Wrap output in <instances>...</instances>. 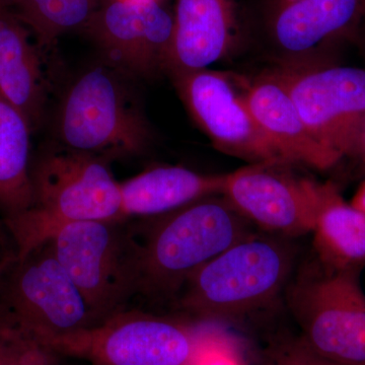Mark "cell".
I'll list each match as a JSON object with an SVG mask.
<instances>
[{
    "instance_id": "8",
    "label": "cell",
    "mask_w": 365,
    "mask_h": 365,
    "mask_svg": "<svg viewBox=\"0 0 365 365\" xmlns=\"http://www.w3.org/2000/svg\"><path fill=\"white\" fill-rule=\"evenodd\" d=\"M275 71L327 151L338 162L359 151L365 125V69L321 61Z\"/></svg>"
},
{
    "instance_id": "28",
    "label": "cell",
    "mask_w": 365,
    "mask_h": 365,
    "mask_svg": "<svg viewBox=\"0 0 365 365\" xmlns=\"http://www.w3.org/2000/svg\"><path fill=\"white\" fill-rule=\"evenodd\" d=\"M16 1V0H0V7H4V9H11Z\"/></svg>"
},
{
    "instance_id": "29",
    "label": "cell",
    "mask_w": 365,
    "mask_h": 365,
    "mask_svg": "<svg viewBox=\"0 0 365 365\" xmlns=\"http://www.w3.org/2000/svg\"><path fill=\"white\" fill-rule=\"evenodd\" d=\"M362 1H364V4H365V0H362Z\"/></svg>"
},
{
    "instance_id": "2",
    "label": "cell",
    "mask_w": 365,
    "mask_h": 365,
    "mask_svg": "<svg viewBox=\"0 0 365 365\" xmlns=\"http://www.w3.org/2000/svg\"><path fill=\"white\" fill-rule=\"evenodd\" d=\"M151 222L135 241L136 294L170 297L225 250L251 235L250 222L222 195L194 201Z\"/></svg>"
},
{
    "instance_id": "16",
    "label": "cell",
    "mask_w": 365,
    "mask_h": 365,
    "mask_svg": "<svg viewBox=\"0 0 365 365\" xmlns=\"http://www.w3.org/2000/svg\"><path fill=\"white\" fill-rule=\"evenodd\" d=\"M31 36L11 9L0 7V91L35 131L44 119L49 85L43 52Z\"/></svg>"
},
{
    "instance_id": "15",
    "label": "cell",
    "mask_w": 365,
    "mask_h": 365,
    "mask_svg": "<svg viewBox=\"0 0 365 365\" xmlns=\"http://www.w3.org/2000/svg\"><path fill=\"white\" fill-rule=\"evenodd\" d=\"M239 78L252 116L288 165L325 170L339 163L312 135L275 68Z\"/></svg>"
},
{
    "instance_id": "26",
    "label": "cell",
    "mask_w": 365,
    "mask_h": 365,
    "mask_svg": "<svg viewBox=\"0 0 365 365\" xmlns=\"http://www.w3.org/2000/svg\"><path fill=\"white\" fill-rule=\"evenodd\" d=\"M300 0H268V14L297 4Z\"/></svg>"
},
{
    "instance_id": "6",
    "label": "cell",
    "mask_w": 365,
    "mask_h": 365,
    "mask_svg": "<svg viewBox=\"0 0 365 365\" xmlns=\"http://www.w3.org/2000/svg\"><path fill=\"white\" fill-rule=\"evenodd\" d=\"M123 222H78L53 235V250L98 324L136 294L135 242Z\"/></svg>"
},
{
    "instance_id": "27",
    "label": "cell",
    "mask_w": 365,
    "mask_h": 365,
    "mask_svg": "<svg viewBox=\"0 0 365 365\" xmlns=\"http://www.w3.org/2000/svg\"><path fill=\"white\" fill-rule=\"evenodd\" d=\"M359 151L364 155L365 160V125L364 127V131H362L361 138H360L359 148Z\"/></svg>"
},
{
    "instance_id": "14",
    "label": "cell",
    "mask_w": 365,
    "mask_h": 365,
    "mask_svg": "<svg viewBox=\"0 0 365 365\" xmlns=\"http://www.w3.org/2000/svg\"><path fill=\"white\" fill-rule=\"evenodd\" d=\"M174 38L165 73L209 68L241 40L237 0H176Z\"/></svg>"
},
{
    "instance_id": "12",
    "label": "cell",
    "mask_w": 365,
    "mask_h": 365,
    "mask_svg": "<svg viewBox=\"0 0 365 365\" xmlns=\"http://www.w3.org/2000/svg\"><path fill=\"white\" fill-rule=\"evenodd\" d=\"M282 163H250L225 174L222 195L250 223L299 237L313 232L318 182L300 179Z\"/></svg>"
},
{
    "instance_id": "9",
    "label": "cell",
    "mask_w": 365,
    "mask_h": 365,
    "mask_svg": "<svg viewBox=\"0 0 365 365\" xmlns=\"http://www.w3.org/2000/svg\"><path fill=\"white\" fill-rule=\"evenodd\" d=\"M47 348L97 365H196L204 353L194 333L179 322L125 311Z\"/></svg>"
},
{
    "instance_id": "13",
    "label": "cell",
    "mask_w": 365,
    "mask_h": 365,
    "mask_svg": "<svg viewBox=\"0 0 365 365\" xmlns=\"http://www.w3.org/2000/svg\"><path fill=\"white\" fill-rule=\"evenodd\" d=\"M365 16L362 0H300L268 14L271 43L280 66L327 61V48L351 35Z\"/></svg>"
},
{
    "instance_id": "1",
    "label": "cell",
    "mask_w": 365,
    "mask_h": 365,
    "mask_svg": "<svg viewBox=\"0 0 365 365\" xmlns=\"http://www.w3.org/2000/svg\"><path fill=\"white\" fill-rule=\"evenodd\" d=\"M33 206L6 217L19 257L78 222H123L121 189L109 160L57 143L31 165Z\"/></svg>"
},
{
    "instance_id": "22",
    "label": "cell",
    "mask_w": 365,
    "mask_h": 365,
    "mask_svg": "<svg viewBox=\"0 0 365 365\" xmlns=\"http://www.w3.org/2000/svg\"><path fill=\"white\" fill-rule=\"evenodd\" d=\"M262 365H333L321 359L302 339L274 348Z\"/></svg>"
},
{
    "instance_id": "24",
    "label": "cell",
    "mask_w": 365,
    "mask_h": 365,
    "mask_svg": "<svg viewBox=\"0 0 365 365\" xmlns=\"http://www.w3.org/2000/svg\"><path fill=\"white\" fill-rule=\"evenodd\" d=\"M196 365H240L237 360L225 353L216 351L204 352Z\"/></svg>"
},
{
    "instance_id": "25",
    "label": "cell",
    "mask_w": 365,
    "mask_h": 365,
    "mask_svg": "<svg viewBox=\"0 0 365 365\" xmlns=\"http://www.w3.org/2000/svg\"><path fill=\"white\" fill-rule=\"evenodd\" d=\"M350 203L354 207L359 209L360 211L365 213V181L360 185L359 190H357Z\"/></svg>"
},
{
    "instance_id": "23",
    "label": "cell",
    "mask_w": 365,
    "mask_h": 365,
    "mask_svg": "<svg viewBox=\"0 0 365 365\" xmlns=\"http://www.w3.org/2000/svg\"><path fill=\"white\" fill-rule=\"evenodd\" d=\"M18 257V247L4 222L0 225V275Z\"/></svg>"
},
{
    "instance_id": "10",
    "label": "cell",
    "mask_w": 365,
    "mask_h": 365,
    "mask_svg": "<svg viewBox=\"0 0 365 365\" xmlns=\"http://www.w3.org/2000/svg\"><path fill=\"white\" fill-rule=\"evenodd\" d=\"M169 76L190 116L216 150L250 163L288 165L252 116L239 76L209 68Z\"/></svg>"
},
{
    "instance_id": "17",
    "label": "cell",
    "mask_w": 365,
    "mask_h": 365,
    "mask_svg": "<svg viewBox=\"0 0 365 365\" xmlns=\"http://www.w3.org/2000/svg\"><path fill=\"white\" fill-rule=\"evenodd\" d=\"M223 175H206L180 165H163L120 182L125 217H157L200 200L222 195Z\"/></svg>"
},
{
    "instance_id": "3",
    "label": "cell",
    "mask_w": 365,
    "mask_h": 365,
    "mask_svg": "<svg viewBox=\"0 0 365 365\" xmlns=\"http://www.w3.org/2000/svg\"><path fill=\"white\" fill-rule=\"evenodd\" d=\"M132 81L104 61L79 74L57 110L58 143L109 162L143 155L155 135Z\"/></svg>"
},
{
    "instance_id": "4",
    "label": "cell",
    "mask_w": 365,
    "mask_h": 365,
    "mask_svg": "<svg viewBox=\"0 0 365 365\" xmlns=\"http://www.w3.org/2000/svg\"><path fill=\"white\" fill-rule=\"evenodd\" d=\"M292 263V249L284 242L249 235L197 270L179 292L180 304L203 319L258 311L280 294Z\"/></svg>"
},
{
    "instance_id": "20",
    "label": "cell",
    "mask_w": 365,
    "mask_h": 365,
    "mask_svg": "<svg viewBox=\"0 0 365 365\" xmlns=\"http://www.w3.org/2000/svg\"><path fill=\"white\" fill-rule=\"evenodd\" d=\"M101 0H16L11 11L29 29L41 51L54 49L66 34L83 32Z\"/></svg>"
},
{
    "instance_id": "5",
    "label": "cell",
    "mask_w": 365,
    "mask_h": 365,
    "mask_svg": "<svg viewBox=\"0 0 365 365\" xmlns=\"http://www.w3.org/2000/svg\"><path fill=\"white\" fill-rule=\"evenodd\" d=\"M100 325L48 241L0 275V327L47 347Z\"/></svg>"
},
{
    "instance_id": "19",
    "label": "cell",
    "mask_w": 365,
    "mask_h": 365,
    "mask_svg": "<svg viewBox=\"0 0 365 365\" xmlns=\"http://www.w3.org/2000/svg\"><path fill=\"white\" fill-rule=\"evenodd\" d=\"M30 124L0 91V209L6 217L33 206Z\"/></svg>"
},
{
    "instance_id": "21",
    "label": "cell",
    "mask_w": 365,
    "mask_h": 365,
    "mask_svg": "<svg viewBox=\"0 0 365 365\" xmlns=\"http://www.w3.org/2000/svg\"><path fill=\"white\" fill-rule=\"evenodd\" d=\"M0 365H58L56 353L16 331L0 327Z\"/></svg>"
},
{
    "instance_id": "7",
    "label": "cell",
    "mask_w": 365,
    "mask_h": 365,
    "mask_svg": "<svg viewBox=\"0 0 365 365\" xmlns=\"http://www.w3.org/2000/svg\"><path fill=\"white\" fill-rule=\"evenodd\" d=\"M325 269V274L299 278L289 292L302 340L329 364L365 365V294L360 270Z\"/></svg>"
},
{
    "instance_id": "11",
    "label": "cell",
    "mask_w": 365,
    "mask_h": 365,
    "mask_svg": "<svg viewBox=\"0 0 365 365\" xmlns=\"http://www.w3.org/2000/svg\"><path fill=\"white\" fill-rule=\"evenodd\" d=\"M83 33L102 55V61L133 79L167 71L174 16L163 0H107Z\"/></svg>"
},
{
    "instance_id": "18",
    "label": "cell",
    "mask_w": 365,
    "mask_h": 365,
    "mask_svg": "<svg viewBox=\"0 0 365 365\" xmlns=\"http://www.w3.org/2000/svg\"><path fill=\"white\" fill-rule=\"evenodd\" d=\"M314 245L324 267L360 270L365 265V213L346 202L335 185L317 186Z\"/></svg>"
}]
</instances>
